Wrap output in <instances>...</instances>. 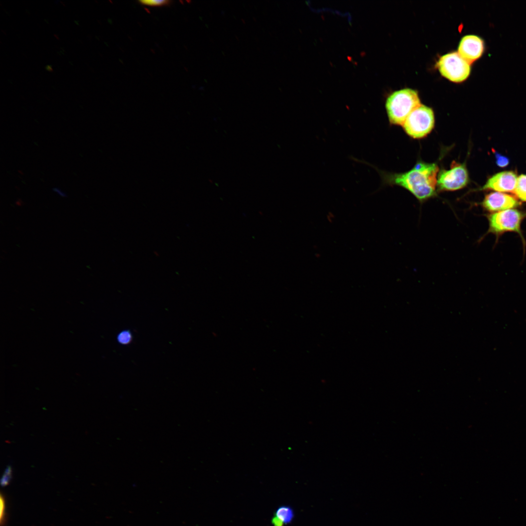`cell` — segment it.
<instances>
[{
  "instance_id": "obj_1",
  "label": "cell",
  "mask_w": 526,
  "mask_h": 526,
  "mask_svg": "<svg viewBox=\"0 0 526 526\" xmlns=\"http://www.w3.org/2000/svg\"><path fill=\"white\" fill-rule=\"evenodd\" d=\"M375 168L385 185H396L410 192L423 203L437 195V177L439 168L436 163L418 161L409 170L400 173L388 172Z\"/></svg>"
},
{
  "instance_id": "obj_2",
  "label": "cell",
  "mask_w": 526,
  "mask_h": 526,
  "mask_svg": "<svg viewBox=\"0 0 526 526\" xmlns=\"http://www.w3.org/2000/svg\"><path fill=\"white\" fill-rule=\"evenodd\" d=\"M420 105L418 93L414 90L405 88L392 93L385 102L390 124L402 126L409 114Z\"/></svg>"
},
{
  "instance_id": "obj_3",
  "label": "cell",
  "mask_w": 526,
  "mask_h": 526,
  "mask_svg": "<svg viewBox=\"0 0 526 526\" xmlns=\"http://www.w3.org/2000/svg\"><path fill=\"white\" fill-rule=\"evenodd\" d=\"M526 217V212L514 208L490 213L487 215L488 228L486 235L490 233L498 238L506 232H514L519 235L525 246L526 243L521 226Z\"/></svg>"
},
{
  "instance_id": "obj_4",
  "label": "cell",
  "mask_w": 526,
  "mask_h": 526,
  "mask_svg": "<svg viewBox=\"0 0 526 526\" xmlns=\"http://www.w3.org/2000/svg\"><path fill=\"white\" fill-rule=\"evenodd\" d=\"M434 124V114L432 109L421 104L409 114L402 126L410 137L420 139L432 131Z\"/></svg>"
},
{
  "instance_id": "obj_5",
  "label": "cell",
  "mask_w": 526,
  "mask_h": 526,
  "mask_svg": "<svg viewBox=\"0 0 526 526\" xmlns=\"http://www.w3.org/2000/svg\"><path fill=\"white\" fill-rule=\"evenodd\" d=\"M469 181L466 164L453 161L449 169L439 170L437 177V191L458 190L466 187Z\"/></svg>"
},
{
  "instance_id": "obj_6",
  "label": "cell",
  "mask_w": 526,
  "mask_h": 526,
  "mask_svg": "<svg viewBox=\"0 0 526 526\" xmlns=\"http://www.w3.org/2000/svg\"><path fill=\"white\" fill-rule=\"evenodd\" d=\"M436 66L442 76L454 82L465 80L471 71L470 64L456 52L441 56Z\"/></svg>"
},
{
  "instance_id": "obj_7",
  "label": "cell",
  "mask_w": 526,
  "mask_h": 526,
  "mask_svg": "<svg viewBox=\"0 0 526 526\" xmlns=\"http://www.w3.org/2000/svg\"><path fill=\"white\" fill-rule=\"evenodd\" d=\"M483 208L490 213L514 208L521 203L514 196L500 192L486 194L480 203Z\"/></svg>"
},
{
  "instance_id": "obj_8",
  "label": "cell",
  "mask_w": 526,
  "mask_h": 526,
  "mask_svg": "<svg viewBox=\"0 0 526 526\" xmlns=\"http://www.w3.org/2000/svg\"><path fill=\"white\" fill-rule=\"evenodd\" d=\"M518 177L513 171L497 173L488 179L480 190H492L500 192H514Z\"/></svg>"
},
{
  "instance_id": "obj_9",
  "label": "cell",
  "mask_w": 526,
  "mask_h": 526,
  "mask_svg": "<svg viewBox=\"0 0 526 526\" xmlns=\"http://www.w3.org/2000/svg\"><path fill=\"white\" fill-rule=\"evenodd\" d=\"M484 50V40L480 37L474 35L463 37L458 47V54L470 64L480 58Z\"/></svg>"
},
{
  "instance_id": "obj_10",
  "label": "cell",
  "mask_w": 526,
  "mask_h": 526,
  "mask_svg": "<svg viewBox=\"0 0 526 526\" xmlns=\"http://www.w3.org/2000/svg\"><path fill=\"white\" fill-rule=\"evenodd\" d=\"M274 516L284 524H287L293 520L294 513L293 509L290 507L283 506L278 508Z\"/></svg>"
},
{
  "instance_id": "obj_11",
  "label": "cell",
  "mask_w": 526,
  "mask_h": 526,
  "mask_svg": "<svg viewBox=\"0 0 526 526\" xmlns=\"http://www.w3.org/2000/svg\"><path fill=\"white\" fill-rule=\"evenodd\" d=\"M514 193L519 200L526 202V174H521L518 177Z\"/></svg>"
},
{
  "instance_id": "obj_12",
  "label": "cell",
  "mask_w": 526,
  "mask_h": 526,
  "mask_svg": "<svg viewBox=\"0 0 526 526\" xmlns=\"http://www.w3.org/2000/svg\"><path fill=\"white\" fill-rule=\"evenodd\" d=\"M132 333L128 330L121 331L117 336V341L121 344H128L132 340Z\"/></svg>"
},
{
  "instance_id": "obj_13",
  "label": "cell",
  "mask_w": 526,
  "mask_h": 526,
  "mask_svg": "<svg viewBox=\"0 0 526 526\" xmlns=\"http://www.w3.org/2000/svg\"><path fill=\"white\" fill-rule=\"evenodd\" d=\"M139 2L142 5L149 6H162L169 4L171 1L166 0H139Z\"/></svg>"
},
{
  "instance_id": "obj_14",
  "label": "cell",
  "mask_w": 526,
  "mask_h": 526,
  "mask_svg": "<svg viewBox=\"0 0 526 526\" xmlns=\"http://www.w3.org/2000/svg\"><path fill=\"white\" fill-rule=\"evenodd\" d=\"M12 478V469L8 466L5 469L4 472L1 478L0 483L2 486L7 485Z\"/></svg>"
},
{
  "instance_id": "obj_15",
  "label": "cell",
  "mask_w": 526,
  "mask_h": 526,
  "mask_svg": "<svg viewBox=\"0 0 526 526\" xmlns=\"http://www.w3.org/2000/svg\"><path fill=\"white\" fill-rule=\"evenodd\" d=\"M495 156L496 164L499 167H505L508 165L509 159L507 157L497 152H495Z\"/></svg>"
},
{
  "instance_id": "obj_16",
  "label": "cell",
  "mask_w": 526,
  "mask_h": 526,
  "mask_svg": "<svg viewBox=\"0 0 526 526\" xmlns=\"http://www.w3.org/2000/svg\"><path fill=\"white\" fill-rule=\"evenodd\" d=\"M0 519L1 526H2V525L4 524V523L5 522V502L4 498L3 497V495L1 494L0 495Z\"/></svg>"
},
{
  "instance_id": "obj_17",
  "label": "cell",
  "mask_w": 526,
  "mask_h": 526,
  "mask_svg": "<svg viewBox=\"0 0 526 526\" xmlns=\"http://www.w3.org/2000/svg\"><path fill=\"white\" fill-rule=\"evenodd\" d=\"M271 522L273 526H283L284 525L280 519L275 516L272 518Z\"/></svg>"
},
{
  "instance_id": "obj_18",
  "label": "cell",
  "mask_w": 526,
  "mask_h": 526,
  "mask_svg": "<svg viewBox=\"0 0 526 526\" xmlns=\"http://www.w3.org/2000/svg\"><path fill=\"white\" fill-rule=\"evenodd\" d=\"M54 190L55 191H56V192H57L58 193H59L60 194V195H61V196H66L64 193L61 192L60 190H59L57 188H55Z\"/></svg>"
}]
</instances>
